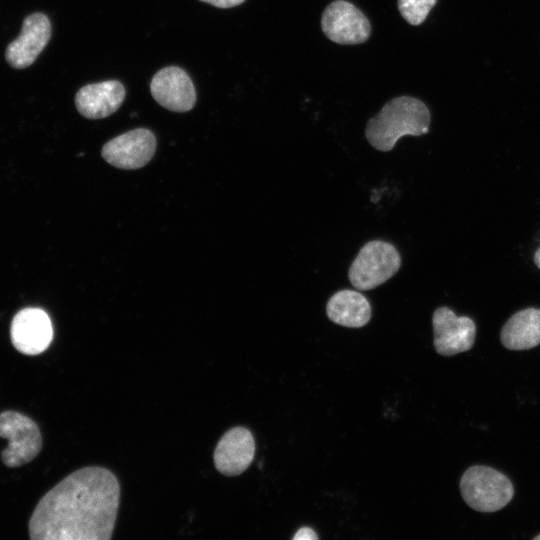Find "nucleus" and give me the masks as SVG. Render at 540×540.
Here are the masks:
<instances>
[{
	"mask_svg": "<svg viewBox=\"0 0 540 540\" xmlns=\"http://www.w3.org/2000/svg\"><path fill=\"white\" fill-rule=\"evenodd\" d=\"M120 501L116 476L100 466L74 471L50 489L29 520L32 540H109Z\"/></svg>",
	"mask_w": 540,
	"mask_h": 540,
	"instance_id": "obj_1",
	"label": "nucleus"
},
{
	"mask_svg": "<svg viewBox=\"0 0 540 540\" xmlns=\"http://www.w3.org/2000/svg\"><path fill=\"white\" fill-rule=\"evenodd\" d=\"M430 112L420 100L410 96L396 97L370 118L365 136L378 151L392 150L405 135L420 136L429 132Z\"/></svg>",
	"mask_w": 540,
	"mask_h": 540,
	"instance_id": "obj_2",
	"label": "nucleus"
},
{
	"mask_svg": "<svg viewBox=\"0 0 540 540\" xmlns=\"http://www.w3.org/2000/svg\"><path fill=\"white\" fill-rule=\"evenodd\" d=\"M460 491L465 503L479 512H495L513 498L514 488L507 476L483 465L469 467L461 477Z\"/></svg>",
	"mask_w": 540,
	"mask_h": 540,
	"instance_id": "obj_3",
	"label": "nucleus"
},
{
	"mask_svg": "<svg viewBox=\"0 0 540 540\" xmlns=\"http://www.w3.org/2000/svg\"><path fill=\"white\" fill-rule=\"evenodd\" d=\"M401 265L397 249L388 242H367L352 262L348 277L356 290H372L394 276Z\"/></svg>",
	"mask_w": 540,
	"mask_h": 540,
	"instance_id": "obj_4",
	"label": "nucleus"
},
{
	"mask_svg": "<svg viewBox=\"0 0 540 540\" xmlns=\"http://www.w3.org/2000/svg\"><path fill=\"white\" fill-rule=\"evenodd\" d=\"M0 437L9 441L1 452L7 467H18L32 461L40 452L42 437L36 423L17 411L0 413Z\"/></svg>",
	"mask_w": 540,
	"mask_h": 540,
	"instance_id": "obj_5",
	"label": "nucleus"
},
{
	"mask_svg": "<svg viewBox=\"0 0 540 540\" xmlns=\"http://www.w3.org/2000/svg\"><path fill=\"white\" fill-rule=\"evenodd\" d=\"M321 28L332 42L354 45L365 42L371 33L367 17L354 4L335 0L324 10Z\"/></svg>",
	"mask_w": 540,
	"mask_h": 540,
	"instance_id": "obj_6",
	"label": "nucleus"
},
{
	"mask_svg": "<svg viewBox=\"0 0 540 540\" xmlns=\"http://www.w3.org/2000/svg\"><path fill=\"white\" fill-rule=\"evenodd\" d=\"M156 150L154 134L145 128H137L123 133L102 148L101 155L106 162L120 169H139L145 166Z\"/></svg>",
	"mask_w": 540,
	"mask_h": 540,
	"instance_id": "obj_7",
	"label": "nucleus"
},
{
	"mask_svg": "<svg viewBox=\"0 0 540 540\" xmlns=\"http://www.w3.org/2000/svg\"><path fill=\"white\" fill-rule=\"evenodd\" d=\"M434 347L438 354L453 356L468 351L475 342L476 325L467 316H456L448 307L437 308L432 317Z\"/></svg>",
	"mask_w": 540,
	"mask_h": 540,
	"instance_id": "obj_8",
	"label": "nucleus"
},
{
	"mask_svg": "<svg viewBox=\"0 0 540 540\" xmlns=\"http://www.w3.org/2000/svg\"><path fill=\"white\" fill-rule=\"evenodd\" d=\"M10 336L17 351L37 355L45 351L53 338L48 314L40 308H24L12 319Z\"/></svg>",
	"mask_w": 540,
	"mask_h": 540,
	"instance_id": "obj_9",
	"label": "nucleus"
},
{
	"mask_svg": "<svg viewBox=\"0 0 540 540\" xmlns=\"http://www.w3.org/2000/svg\"><path fill=\"white\" fill-rule=\"evenodd\" d=\"M150 92L158 104L173 112L190 111L196 103L194 84L185 70L168 66L152 78Z\"/></svg>",
	"mask_w": 540,
	"mask_h": 540,
	"instance_id": "obj_10",
	"label": "nucleus"
},
{
	"mask_svg": "<svg viewBox=\"0 0 540 540\" xmlns=\"http://www.w3.org/2000/svg\"><path fill=\"white\" fill-rule=\"evenodd\" d=\"M50 37L49 18L41 12L30 14L23 21L19 37L7 46L6 61L16 69L30 66L44 50Z\"/></svg>",
	"mask_w": 540,
	"mask_h": 540,
	"instance_id": "obj_11",
	"label": "nucleus"
},
{
	"mask_svg": "<svg viewBox=\"0 0 540 540\" xmlns=\"http://www.w3.org/2000/svg\"><path fill=\"white\" fill-rule=\"evenodd\" d=\"M255 441L245 427H233L223 434L214 450V464L218 472L226 476L243 473L252 463Z\"/></svg>",
	"mask_w": 540,
	"mask_h": 540,
	"instance_id": "obj_12",
	"label": "nucleus"
},
{
	"mask_svg": "<svg viewBox=\"0 0 540 540\" xmlns=\"http://www.w3.org/2000/svg\"><path fill=\"white\" fill-rule=\"evenodd\" d=\"M125 88L118 80H107L83 86L75 95L78 112L88 119L110 116L121 106Z\"/></svg>",
	"mask_w": 540,
	"mask_h": 540,
	"instance_id": "obj_13",
	"label": "nucleus"
},
{
	"mask_svg": "<svg viewBox=\"0 0 540 540\" xmlns=\"http://www.w3.org/2000/svg\"><path fill=\"white\" fill-rule=\"evenodd\" d=\"M500 340L509 350H528L540 344V309L526 308L504 324Z\"/></svg>",
	"mask_w": 540,
	"mask_h": 540,
	"instance_id": "obj_14",
	"label": "nucleus"
},
{
	"mask_svg": "<svg viewBox=\"0 0 540 540\" xmlns=\"http://www.w3.org/2000/svg\"><path fill=\"white\" fill-rule=\"evenodd\" d=\"M326 313L335 324L360 328L371 318V305L360 292L344 289L336 292L328 300Z\"/></svg>",
	"mask_w": 540,
	"mask_h": 540,
	"instance_id": "obj_15",
	"label": "nucleus"
},
{
	"mask_svg": "<svg viewBox=\"0 0 540 540\" xmlns=\"http://www.w3.org/2000/svg\"><path fill=\"white\" fill-rule=\"evenodd\" d=\"M437 0H398L401 16L413 26L420 25L435 6Z\"/></svg>",
	"mask_w": 540,
	"mask_h": 540,
	"instance_id": "obj_16",
	"label": "nucleus"
},
{
	"mask_svg": "<svg viewBox=\"0 0 540 540\" xmlns=\"http://www.w3.org/2000/svg\"><path fill=\"white\" fill-rule=\"evenodd\" d=\"M218 8H231L242 4L245 0H199Z\"/></svg>",
	"mask_w": 540,
	"mask_h": 540,
	"instance_id": "obj_17",
	"label": "nucleus"
},
{
	"mask_svg": "<svg viewBox=\"0 0 540 540\" xmlns=\"http://www.w3.org/2000/svg\"><path fill=\"white\" fill-rule=\"evenodd\" d=\"M294 540H315L318 539V536L309 527H302L300 528L296 534L293 536Z\"/></svg>",
	"mask_w": 540,
	"mask_h": 540,
	"instance_id": "obj_18",
	"label": "nucleus"
},
{
	"mask_svg": "<svg viewBox=\"0 0 540 540\" xmlns=\"http://www.w3.org/2000/svg\"><path fill=\"white\" fill-rule=\"evenodd\" d=\"M534 262L536 266L540 269V247L536 250L534 254Z\"/></svg>",
	"mask_w": 540,
	"mask_h": 540,
	"instance_id": "obj_19",
	"label": "nucleus"
},
{
	"mask_svg": "<svg viewBox=\"0 0 540 540\" xmlns=\"http://www.w3.org/2000/svg\"><path fill=\"white\" fill-rule=\"evenodd\" d=\"M534 539L535 540H540V535H537Z\"/></svg>",
	"mask_w": 540,
	"mask_h": 540,
	"instance_id": "obj_20",
	"label": "nucleus"
}]
</instances>
